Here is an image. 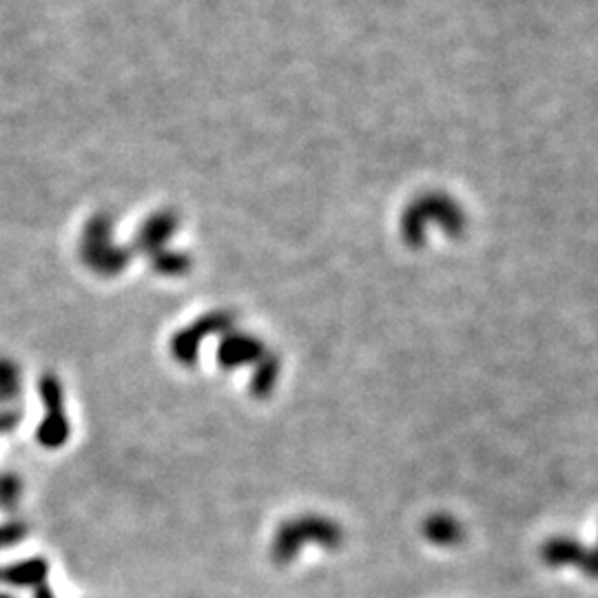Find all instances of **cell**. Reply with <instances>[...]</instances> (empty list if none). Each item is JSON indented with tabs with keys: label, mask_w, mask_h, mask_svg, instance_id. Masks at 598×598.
<instances>
[{
	"label": "cell",
	"mask_w": 598,
	"mask_h": 598,
	"mask_svg": "<svg viewBox=\"0 0 598 598\" xmlns=\"http://www.w3.org/2000/svg\"><path fill=\"white\" fill-rule=\"evenodd\" d=\"M313 543L324 550H337L344 543V530L337 521L322 514H299L277 528L271 543V559L277 565L293 563L304 545Z\"/></svg>",
	"instance_id": "1"
},
{
	"label": "cell",
	"mask_w": 598,
	"mask_h": 598,
	"mask_svg": "<svg viewBox=\"0 0 598 598\" xmlns=\"http://www.w3.org/2000/svg\"><path fill=\"white\" fill-rule=\"evenodd\" d=\"M229 326H231V315H226V313H213L209 317L200 319L198 324L173 337V344H171L173 357L178 359L182 366H195L198 364L202 339L213 335V333L226 331Z\"/></svg>",
	"instance_id": "2"
},
{
	"label": "cell",
	"mask_w": 598,
	"mask_h": 598,
	"mask_svg": "<svg viewBox=\"0 0 598 598\" xmlns=\"http://www.w3.org/2000/svg\"><path fill=\"white\" fill-rule=\"evenodd\" d=\"M266 355V348L251 335H226L218 348V364L226 370L257 364Z\"/></svg>",
	"instance_id": "3"
},
{
	"label": "cell",
	"mask_w": 598,
	"mask_h": 598,
	"mask_svg": "<svg viewBox=\"0 0 598 598\" xmlns=\"http://www.w3.org/2000/svg\"><path fill=\"white\" fill-rule=\"evenodd\" d=\"M587 548L572 539V536H552V539L541 545V559L550 567H567V565H583Z\"/></svg>",
	"instance_id": "4"
},
{
	"label": "cell",
	"mask_w": 598,
	"mask_h": 598,
	"mask_svg": "<svg viewBox=\"0 0 598 598\" xmlns=\"http://www.w3.org/2000/svg\"><path fill=\"white\" fill-rule=\"evenodd\" d=\"M424 536L432 543L437 545V548H455L463 541V525L455 519L450 517L446 512H437V514H430L424 523Z\"/></svg>",
	"instance_id": "5"
},
{
	"label": "cell",
	"mask_w": 598,
	"mask_h": 598,
	"mask_svg": "<svg viewBox=\"0 0 598 598\" xmlns=\"http://www.w3.org/2000/svg\"><path fill=\"white\" fill-rule=\"evenodd\" d=\"M49 574V563L45 559H27L18 561L9 567H0V581H5L14 587H36L45 585Z\"/></svg>",
	"instance_id": "6"
},
{
	"label": "cell",
	"mask_w": 598,
	"mask_h": 598,
	"mask_svg": "<svg viewBox=\"0 0 598 598\" xmlns=\"http://www.w3.org/2000/svg\"><path fill=\"white\" fill-rule=\"evenodd\" d=\"M280 370H282V362L277 355H264L260 362L255 364L253 370V377H251V384L249 390L255 399H268L273 395V390L277 386V381H280Z\"/></svg>",
	"instance_id": "7"
},
{
	"label": "cell",
	"mask_w": 598,
	"mask_h": 598,
	"mask_svg": "<svg viewBox=\"0 0 598 598\" xmlns=\"http://www.w3.org/2000/svg\"><path fill=\"white\" fill-rule=\"evenodd\" d=\"M69 419L65 412H47L36 430V441L47 450H56L69 441Z\"/></svg>",
	"instance_id": "8"
},
{
	"label": "cell",
	"mask_w": 598,
	"mask_h": 598,
	"mask_svg": "<svg viewBox=\"0 0 598 598\" xmlns=\"http://www.w3.org/2000/svg\"><path fill=\"white\" fill-rule=\"evenodd\" d=\"M23 390V377L20 366L12 359L0 357V404H12Z\"/></svg>",
	"instance_id": "9"
},
{
	"label": "cell",
	"mask_w": 598,
	"mask_h": 598,
	"mask_svg": "<svg viewBox=\"0 0 598 598\" xmlns=\"http://www.w3.org/2000/svg\"><path fill=\"white\" fill-rule=\"evenodd\" d=\"M38 395L47 412H65V390L54 373H45L40 377Z\"/></svg>",
	"instance_id": "10"
},
{
	"label": "cell",
	"mask_w": 598,
	"mask_h": 598,
	"mask_svg": "<svg viewBox=\"0 0 598 598\" xmlns=\"http://www.w3.org/2000/svg\"><path fill=\"white\" fill-rule=\"evenodd\" d=\"M23 497V479L16 472H0V510L14 512Z\"/></svg>",
	"instance_id": "11"
},
{
	"label": "cell",
	"mask_w": 598,
	"mask_h": 598,
	"mask_svg": "<svg viewBox=\"0 0 598 598\" xmlns=\"http://www.w3.org/2000/svg\"><path fill=\"white\" fill-rule=\"evenodd\" d=\"M27 532H29V528H27V523H23V521L3 523V525H0V550L9 548V545L20 543L27 536Z\"/></svg>",
	"instance_id": "12"
},
{
	"label": "cell",
	"mask_w": 598,
	"mask_h": 598,
	"mask_svg": "<svg viewBox=\"0 0 598 598\" xmlns=\"http://www.w3.org/2000/svg\"><path fill=\"white\" fill-rule=\"evenodd\" d=\"M581 570L585 572L587 579L598 581V543H596V548L587 550L585 559H583V565H581Z\"/></svg>",
	"instance_id": "13"
},
{
	"label": "cell",
	"mask_w": 598,
	"mask_h": 598,
	"mask_svg": "<svg viewBox=\"0 0 598 598\" xmlns=\"http://www.w3.org/2000/svg\"><path fill=\"white\" fill-rule=\"evenodd\" d=\"M20 424V412L18 410H0V435H7Z\"/></svg>",
	"instance_id": "14"
},
{
	"label": "cell",
	"mask_w": 598,
	"mask_h": 598,
	"mask_svg": "<svg viewBox=\"0 0 598 598\" xmlns=\"http://www.w3.org/2000/svg\"><path fill=\"white\" fill-rule=\"evenodd\" d=\"M34 598H54V592L47 585H38L34 590Z\"/></svg>",
	"instance_id": "15"
},
{
	"label": "cell",
	"mask_w": 598,
	"mask_h": 598,
	"mask_svg": "<svg viewBox=\"0 0 598 598\" xmlns=\"http://www.w3.org/2000/svg\"><path fill=\"white\" fill-rule=\"evenodd\" d=\"M0 598H14V596H9V594H0Z\"/></svg>",
	"instance_id": "16"
}]
</instances>
